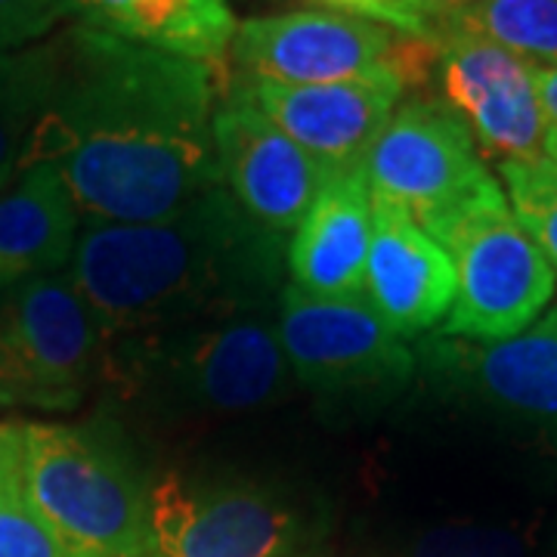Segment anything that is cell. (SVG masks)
Here are the masks:
<instances>
[{
  "label": "cell",
  "mask_w": 557,
  "mask_h": 557,
  "mask_svg": "<svg viewBox=\"0 0 557 557\" xmlns=\"http://www.w3.org/2000/svg\"><path fill=\"white\" fill-rule=\"evenodd\" d=\"M437 28L490 40L536 69L557 65V0H478Z\"/></svg>",
  "instance_id": "obj_19"
},
{
  "label": "cell",
  "mask_w": 557,
  "mask_h": 557,
  "mask_svg": "<svg viewBox=\"0 0 557 557\" xmlns=\"http://www.w3.org/2000/svg\"><path fill=\"white\" fill-rule=\"evenodd\" d=\"M72 13V0H0V50H25Z\"/></svg>",
  "instance_id": "obj_24"
},
{
  "label": "cell",
  "mask_w": 557,
  "mask_h": 557,
  "mask_svg": "<svg viewBox=\"0 0 557 557\" xmlns=\"http://www.w3.org/2000/svg\"><path fill=\"white\" fill-rule=\"evenodd\" d=\"M81 214L53 164H28L0 189V292L69 267Z\"/></svg>",
  "instance_id": "obj_17"
},
{
  "label": "cell",
  "mask_w": 557,
  "mask_h": 557,
  "mask_svg": "<svg viewBox=\"0 0 557 557\" xmlns=\"http://www.w3.org/2000/svg\"><path fill=\"white\" fill-rule=\"evenodd\" d=\"M75 557H84V555H75Z\"/></svg>",
  "instance_id": "obj_31"
},
{
  "label": "cell",
  "mask_w": 557,
  "mask_h": 557,
  "mask_svg": "<svg viewBox=\"0 0 557 557\" xmlns=\"http://www.w3.org/2000/svg\"><path fill=\"white\" fill-rule=\"evenodd\" d=\"M25 424L0 421V493H22Z\"/></svg>",
  "instance_id": "obj_26"
},
{
  "label": "cell",
  "mask_w": 557,
  "mask_h": 557,
  "mask_svg": "<svg viewBox=\"0 0 557 557\" xmlns=\"http://www.w3.org/2000/svg\"><path fill=\"white\" fill-rule=\"evenodd\" d=\"M230 57L242 75L267 84H338L409 65L397 35L379 22L338 10H292L236 25Z\"/></svg>",
  "instance_id": "obj_10"
},
{
  "label": "cell",
  "mask_w": 557,
  "mask_h": 557,
  "mask_svg": "<svg viewBox=\"0 0 557 557\" xmlns=\"http://www.w3.org/2000/svg\"><path fill=\"white\" fill-rule=\"evenodd\" d=\"M81 25L218 69L230 57L236 16L226 0H72Z\"/></svg>",
  "instance_id": "obj_18"
},
{
  "label": "cell",
  "mask_w": 557,
  "mask_h": 557,
  "mask_svg": "<svg viewBox=\"0 0 557 557\" xmlns=\"http://www.w3.org/2000/svg\"><path fill=\"white\" fill-rule=\"evenodd\" d=\"M362 177L372 199L403 208L424 233L502 186L458 115L424 100L399 102L362 161Z\"/></svg>",
  "instance_id": "obj_7"
},
{
  "label": "cell",
  "mask_w": 557,
  "mask_h": 557,
  "mask_svg": "<svg viewBox=\"0 0 557 557\" xmlns=\"http://www.w3.org/2000/svg\"><path fill=\"white\" fill-rule=\"evenodd\" d=\"M106 369V344L69 273L0 292V403L75 409Z\"/></svg>",
  "instance_id": "obj_6"
},
{
  "label": "cell",
  "mask_w": 557,
  "mask_h": 557,
  "mask_svg": "<svg viewBox=\"0 0 557 557\" xmlns=\"http://www.w3.org/2000/svg\"><path fill=\"white\" fill-rule=\"evenodd\" d=\"M431 44L443 106L471 131L480 156L498 164L545 159L548 121L536 65L456 28H437Z\"/></svg>",
  "instance_id": "obj_11"
},
{
  "label": "cell",
  "mask_w": 557,
  "mask_h": 557,
  "mask_svg": "<svg viewBox=\"0 0 557 557\" xmlns=\"http://www.w3.org/2000/svg\"><path fill=\"white\" fill-rule=\"evenodd\" d=\"M471 3H478V0H418V7L424 10V16L434 22V25H440L443 20H449L453 13L471 7Z\"/></svg>",
  "instance_id": "obj_29"
},
{
  "label": "cell",
  "mask_w": 557,
  "mask_h": 557,
  "mask_svg": "<svg viewBox=\"0 0 557 557\" xmlns=\"http://www.w3.org/2000/svg\"><path fill=\"white\" fill-rule=\"evenodd\" d=\"M214 149L230 199L251 223L278 239L295 233L322 186L335 177L236 90L218 106Z\"/></svg>",
  "instance_id": "obj_12"
},
{
  "label": "cell",
  "mask_w": 557,
  "mask_h": 557,
  "mask_svg": "<svg viewBox=\"0 0 557 557\" xmlns=\"http://www.w3.org/2000/svg\"><path fill=\"white\" fill-rule=\"evenodd\" d=\"M0 557H75L22 493H0Z\"/></svg>",
  "instance_id": "obj_23"
},
{
  "label": "cell",
  "mask_w": 557,
  "mask_h": 557,
  "mask_svg": "<svg viewBox=\"0 0 557 557\" xmlns=\"http://www.w3.org/2000/svg\"><path fill=\"white\" fill-rule=\"evenodd\" d=\"M428 236L443 245L456 267V300L440 335L511 338L552 307L555 270L515 220L502 186L443 220Z\"/></svg>",
  "instance_id": "obj_5"
},
{
  "label": "cell",
  "mask_w": 557,
  "mask_h": 557,
  "mask_svg": "<svg viewBox=\"0 0 557 557\" xmlns=\"http://www.w3.org/2000/svg\"><path fill=\"white\" fill-rule=\"evenodd\" d=\"M317 3H325L329 10L350 13L359 20L379 22L403 38L434 40L437 35V25L424 16L418 0H317Z\"/></svg>",
  "instance_id": "obj_25"
},
{
  "label": "cell",
  "mask_w": 557,
  "mask_h": 557,
  "mask_svg": "<svg viewBox=\"0 0 557 557\" xmlns=\"http://www.w3.org/2000/svg\"><path fill=\"white\" fill-rule=\"evenodd\" d=\"M421 366L431 379L502 416L557 431V304L502 341L428 338Z\"/></svg>",
  "instance_id": "obj_13"
},
{
  "label": "cell",
  "mask_w": 557,
  "mask_h": 557,
  "mask_svg": "<svg viewBox=\"0 0 557 557\" xmlns=\"http://www.w3.org/2000/svg\"><path fill=\"white\" fill-rule=\"evenodd\" d=\"M285 245L220 183L161 220H87L65 273L112 344L278 304Z\"/></svg>",
  "instance_id": "obj_2"
},
{
  "label": "cell",
  "mask_w": 557,
  "mask_h": 557,
  "mask_svg": "<svg viewBox=\"0 0 557 557\" xmlns=\"http://www.w3.org/2000/svg\"><path fill=\"white\" fill-rule=\"evenodd\" d=\"M28 57H32V47L25 50H0V94H7L20 75L28 65Z\"/></svg>",
  "instance_id": "obj_28"
},
{
  "label": "cell",
  "mask_w": 557,
  "mask_h": 557,
  "mask_svg": "<svg viewBox=\"0 0 557 557\" xmlns=\"http://www.w3.org/2000/svg\"><path fill=\"white\" fill-rule=\"evenodd\" d=\"M102 375L156 412L239 416L288 397L278 304L106 344Z\"/></svg>",
  "instance_id": "obj_3"
},
{
  "label": "cell",
  "mask_w": 557,
  "mask_h": 557,
  "mask_svg": "<svg viewBox=\"0 0 557 557\" xmlns=\"http://www.w3.org/2000/svg\"><path fill=\"white\" fill-rule=\"evenodd\" d=\"M57 78L60 44H38L32 47V57L20 81L7 94H0V189L10 186L22 171L32 137L53 100Z\"/></svg>",
  "instance_id": "obj_20"
},
{
  "label": "cell",
  "mask_w": 557,
  "mask_h": 557,
  "mask_svg": "<svg viewBox=\"0 0 557 557\" xmlns=\"http://www.w3.org/2000/svg\"><path fill=\"white\" fill-rule=\"evenodd\" d=\"M156 557H292L307 536L288 498L251 480L168 474L149 490Z\"/></svg>",
  "instance_id": "obj_9"
},
{
  "label": "cell",
  "mask_w": 557,
  "mask_h": 557,
  "mask_svg": "<svg viewBox=\"0 0 557 557\" xmlns=\"http://www.w3.org/2000/svg\"><path fill=\"white\" fill-rule=\"evenodd\" d=\"M406 75H384L338 84H267L242 78V100L260 109L285 137L322 161L332 174L359 171L384 124L397 112Z\"/></svg>",
  "instance_id": "obj_14"
},
{
  "label": "cell",
  "mask_w": 557,
  "mask_h": 557,
  "mask_svg": "<svg viewBox=\"0 0 557 557\" xmlns=\"http://www.w3.org/2000/svg\"><path fill=\"white\" fill-rule=\"evenodd\" d=\"M545 159H552L557 164V131L548 127V137H545Z\"/></svg>",
  "instance_id": "obj_30"
},
{
  "label": "cell",
  "mask_w": 557,
  "mask_h": 557,
  "mask_svg": "<svg viewBox=\"0 0 557 557\" xmlns=\"http://www.w3.org/2000/svg\"><path fill=\"white\" fill-rule=\"evenodd\" d=\"M369 245L372 196L362 168L335 174L288 236V285L313 298H362Z\"/></svg>",
  "instance_id": "obj_16"
},
{
  "label": "cell",
  "mask_w": 557,
  "mask_h": 557,
  "mask_svg": "<svg viewBox=\"0 0 557 557\" xmlns=\"http://www.w3.org/2000/svg\"><path fill=\"white\" fill-rule=\"evenodd\" d=\"M149 490L106 424H25L22 496L72 555L156 557Z\"/></svg>",
  "instance_id": "obj_4"
},
{
  "label": "cell",
  "mask_w": 557,
  "mask_h": 557,
  "mask_svg": "<svg viewBox=\"0 0 557 557\" xmlns=\"http://www.w3.org/2000/svg\"><path fill=\"white\" fill-rule=\"evenodd\" d=\"M498 183L515 220L557 276V164L552 159L502 161Z\"/></svg>",
  "instance_id": "obj_21"
},
{
  "label": "cell",
  "mask_w": 557,
  "mask_h": 557,
  "mask_svg": "<svg viewBox=\"0 0 557 557\" xmlns=\"http://www.w3.org/2000/svg\"><path fill=\"white\" fill-rule=\"evenodd\" d=\"M403 557H530L527 542L505 527L443 523L412 539Z\"/></svg>",
  "instance_id": "obj_22"
},
{
  "label": "cell",
  "mask_w": 557,
  "mask_h": 557,
  "mask_svg": "<svg viewBox=\"0 0 557 557\" xmlns=\"http://www.w3.org/2000/svg\"><path fill=\"white\" fill-rule=\"evenodd\" d=\"M60 44V78L25 164H53L78 214L146 223L220 186L214 69L90 25Z\"/></svg>",
  "instance_id": "obj_1"
},
{
  "label": "cell",
  "mask_w": 557,
  "mask_h": 557,
  "mask_svg": "<svg viewBox=\"0 0 557 557\" xmlns=\"http://www.w3.org/2000/svg\"><path fill=\"white\" fill-rule=\"evenodd\" d=\"M362 300L397 338H418L446 322L456 300V267L397 205L372 199V245Z\"/></svg>",
  "instance_id": "obj_15"
},
{
  "label": "cell",
  "mask_w": 557,
  "mask_h": 557,
  "mask_svg": "<svg viewBox=\"0 0 557 557\" xmlns=\"http://www.w3.org/2000/svg\"><path fill=\"white\" fill-rule=\"evenodd\" d=\"M536 87L545 121H548L552 131H557V65H552V69H536Z\"/></svg>",
  "instance_id": "obj_27"
},
{
  "label": "cell",
  "mask_w": 557,
  "mask_h": 557,
  "mask_svg": "<svg viewBox=\"0 0 557 557\" xmlns=\"http://www.w3.org/2000/svg\"><path fill=\"white\" fill-rule=\"evenodd\" d=\"M278 341L295 384L325 397L391 394L416 372V354L362 298H313L285 282Z\"/></svg>",
  "instance_id": "obj_8"
}]
</instances>
